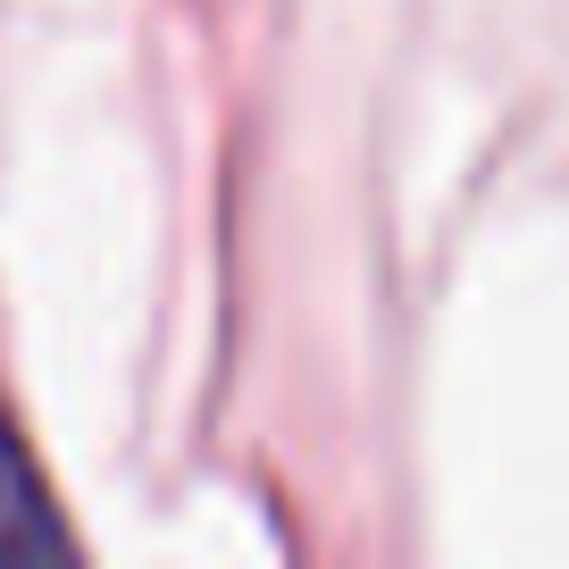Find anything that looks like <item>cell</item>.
Wrapping results in <instances>:
<instances>
[{
    "label": "cell",
    "instance_id": "obj_1",
    "mask_svg": "<svg viewBox=\"0 0 569 569\" xmlns=\"http://www.w3.org/2000/svg\"><path fill=\"white\" fill-rule=\"evenodd\" d=\"M42 552H59V519L26 469L18 436L0 427V561H42Z\"/></svg>",
    "mask_w": 569,
    "mask_h": 569
}]
</instances>
